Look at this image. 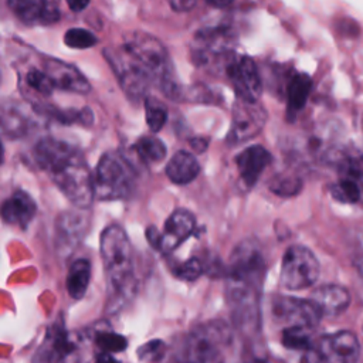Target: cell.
Returning <instances> with one entry per match:
<instances>
[{
    "label": "cell",
    "instance_id": "obj_1",
    "mask_svg": "<svg viewBox=\"0 0 363 363\" xmlns=\"http://www.w3.org/2000/svg\"><path fill=\"white\" fill-rule=\"evenodd\" d=\"M265 259L257 242L244 240L233 250L225 268V296L234 326L254 335L259 329V302Z\"/></svg>",
    "mask_w": 363,
    "mask_h": 363
},
{
    "label": "cell",
    "instance_id": "obj_2",
    "mask_svg": "<svg viewBox=\"0 0 363 363\" xmlns=\"http://www.w3.org/2000/svg\"><path fill=\"white\" fill-rule=\"evenodd\" d=\"M33 157L77 208L88 210L92 206L94 177L82 153L75 146L54 138H43L35 143Z\"/></svg>",
    "mask_w": 363,
    "mask_h": 363
},
{
    "label": "cell",
    "instance_id": "obj_3",
    "mask_svg": "<svg viewBox=\"0 0 363 363\" xmlns=\"http://www.w3.org/2000/svg\"><path fill=\"white\" fill-rule=\"evenodd\" d=\"M99 250L108 279L106 312L116 313L132 301L138 288L132 244L119 224H109L101 234Z\"/></svg>",
    "mask_w": 363,
    "mask_h": 363
},
{
    "label": "cell",
    "instance_id": "obj_4",
    "mask_svg": "<svg viewBox=\"0 0 363 363\" xmlns=\"http://www.w3.org/2000/svg\"><path fill=\"white\" fill-rule=\"evenodd\" d=\"M122 47L149 75L153 85L160 86L162 92L172 99L180 98L182 91L176 82L170 57L156 37L142 31H132L123 35Z\"/></svg>",
    "mask_w": 363,
    "mask_h": 363
},
{
    "label": "cell",
    "instance_id": "obj_5",
    "mask_svg": "<svg viewBox=\"0 0 363 363\" xmlns=\"http://www.w3.org/2000/svg\"><path fill=\"white\" fill-rule=\"evenodd\" d=\"M233 332L224 320L193 328L182 340L174 363H224Z\"/></svg>",
    "mask_w": 363,
    "mask_h": 363
},
{
    "label": "cell",
    "instance_id": "obj_6",
    "mask_svg": "<svg viewBox=\"0 0 363 363\" xmlns=\"http://www.w3.org/2000/svg\"><path fill=\"white\" fill-rule=\"evenodd\" d=\"M135 170L125 155L108 152L96 164L94 186L95 196L101 200H119L133 190Z\"/></svg>",
    "mask_w": 363,
    "mask_h": 363
},
{
    "label": "cell",
    "instance_id": "obj_7",
    "mask_svg": "<svg viewBox=\"0 0 363 363\" xmlns=\"http://www.w3.org/2000/svg\"><path fill=\"white\" fill-rule=\"evenodd\" d=\"M235 40L234 31L227 26L201 28L191 44V55L199 65H224L225 69L234 58Z\"/></svg>",
    "mask_w": 363,
    "mask_h": 363
},
{
    "label": "cell",
    "instance_id": "obj_8",
    "mask_svg": "<svg viewBox=\"0 0 363 363\" xmlns=\"http://www.w3.org/2000/svg\"><path fill=\"white\" fill-rule=\"evenodd\" d=\"M360 345L353 332L339 330L315 339L312 347L301 353L299 363H356Z\"/></svg>",
    "mask_w": 363,
    "mask_h": 363
},
{
    "label": "cell",
    "instance_id": "obj_9",
    "mask_svg": "<svg viewBox=\"0 0 363 363\" xmlns=\"http://www.w3.org/2000/svg\"><path fill=\"white\" fill-rule=\"evenodd\" d=\"M319 277V262L315 254L303 245H291L281 264L279 282L285 289L299 291L312 286Z\"/></svg>",
    "mask_w": 363,
    "mask_h": 363
},
{
    "label": "cell",
    "instance_id": "obj_10",
    "mask_svg": "<svg viewBox=\"0 0 363 363\" xmlns=\"http://www.w3.org/2000/svg\"><path fill=\"white\" fill-rule=\"evenodd\" d=\"M104 55L111 64L126 95L133 99L145 98L147 88L153 85V82L149 75L138 65V62L129 55V52L123 47H108L104 50Z\"/></svg>",
    "mask_w": 363,
    "mask_h": 363
},
{
    "label": "cell",
    "instance_id": "obj_11",
    "mask_svg": "<svg viewBox=\"0 0 363 363\" xmlns=\"http://www.w3.org/2000/svg\"><path fill=\"white\" fill-rule=\"evenodd\" d=\"M267 122V111L259 102H248L241 98L233 105V119L227 142L238 145L255 138Z\"/></svg>",
    "mask_w": 363,
    "mask_h": 363
},
{
    "label": "cell",
    "instance_id": "obj_12",
    "mask_svg": "<svg viewBox=\"0 0 363 363\" xmlns=\"http://www.w3.org/2000/svg\"><path fill=\"white\" fill-rule=\"evenodd\" d=\"M274 319L285 326H305L315 329L323 316L319 306L312 299L294 296H275L271 303Z\"/></svg>",
    "mask_w": 363,
    "mask_h": 363
},
{
    "label": "cell",
    "instance_id": "obj_13",
    "mask_svg": "<svg viewBox=\"0 0 363 363\" xmlns=\"http://www.w3.org/2000/svg\"><path fill=\"white\" fill-rule=\"evenodd\" d=\"M225 72L234 86L237 98L248 102H258L262 94V84L252 58L245 55L234 57L227 65Z\"/></svg>",
    "mask_w": 363,
    "mask_h": 363
},
{
    "label": "cell",
    "instance_id": "obj_14",
    "mask_svg": "<svg viewBox=\"0 0 363 363\" xmlns=\"http://www.w3.org/2000/svg\"><path fill=\"white\" fill-rule=\"evenodd\" d=\"M329 190L340 203H357L363 197V157L343 159L339 164V179Z\"/></svg>",
    "mask_w": 363,
    "mask_h": 363
},
{
    "label": "cell",
    "instance_id": "obj_15",
    "mask_svg": "<svg viewBox=\"0 0 363 363\" xmlns=\"http://www.w3.org/2000/svg\"><path fill=\"white\" fill-rule=\"evenodd\" d=\"M77 208L61 213L55 220V244L60 254H71L88 230V217Z\"/></svg>",
    "mask_w": 363,
    "mask_h": 363
},
{
    "label": "cell",
    "instance_id": "obj_16",
    "mask_svg": "<svg viewBox=\"0 0 363 363\" xmlns=\"http://www.w3.org/2000/svg\"><path fill=\"white\" fill-rule=\"evenodd\" d=\"M13 14L26 24H52L60 20V9L54 0H7Z\"/></svg>",
    "mask_w": 363,
    "mask_h": 363
},
{
    "label": "cell",
    "instance_id": "obj_17",
    "mask_svg": "<svg viewBox=\"0 0 363 363\" xmlns=\"http://www.w3.org/2000/svg\"><path fill=\"white\" fill-rule=\"evenodd\" d=\"M196 230V217L186 208L174 210L164 223L159 251L167 254L176 250Z\"/></svg>",
    "mask_w": 363,
    "mask_h": 363
},
{
    "label": "cell",
    "instance_id": "obj_18",
    "mask_svg": "<svg viewBox=\"0 0 363 363\" xmlns=\"http://www.w3.org/2000/svg\"><path fill=\"white\" fill-rule=\"evenodd\" d=\"M44 71L51 78L52 84L60 89L77 94L91 92V84L88 79L71 64L47 57L44 60Z\"/></svg>",
    "mask_w": 363,
    "mask_h": 363
},
{
    "label": "cell",
    "instance_id": "obj_19",
    "mask_svg": "<svg viewBox=\"0 0 363 363\" xmlns=\"http://www.w3.org/2000/svg\"><path fill=\"white\" fill-rule=\"evenodd\" d=\"M75 342L64 329V325L55 322L44 337V342L38 347L34 362L35 363H52L61 360L64 356L75 352Z\"/></svg>",
    "mask_w": 363,
    "mask_h": 363
},
{
    "label": "cell",
    "instance_id": "obj_20",
    "mask_svg": "<svg viewBox=\"0 0 363 363\" xmlns=\"http://www.w3.org/2000/svg\"><path fill=\"white\" fill-rule=\"evenodd\" d=\"M271 162V153L261 145H252L235 157L238 174L247 187H252L258 182L259 176Z\"/></svg>",
    "mask_w": 363,
    "mask_h": 363
},
{
    "label": "cell",
    "instance_id": "obj_21",
    "mask_svg": "<svg viewBox=\"0 0 363 363\" xmlns=\"http://www.w3.org/2000/svg\"><path fill=\"white\" fill-rule=\"evenodd\" d=\"M37 213L34 199L24 190H16L1 206V218L11 225L26 228Z\"/></svg>",
    "mask_w": 363,
    "mask_h": 363
},
{
    "label": "cell",
    "instance_id": "obj_22",
    "mask_svg": "<svg viewBox=\"0 0 363 363\" xmlns=\"http://www.w3.org/2000/svg\"><path fill=\"white\" fill-rule=\"evenodd\" d=\"M311 299L319 306L323 316H336L350 305L349 291L337 284H325L316 288Z\"/></svg>",
    "mask_w": 363,
    "mask_h": 363
},
{
    "label": "cell",
    "instance_id": "obj_23",
    "mask_svg": "<svg viewBox=\"0 0 363 363\" xmlns=\"http://www.w3.org/2000/svg\"><path fill=\"white\" fill-rule=\"evenodd\" d=\"M34 121L27 112L26 106L14 101L3 102L1 106V129L3 133L10 139L24 138L31 132Z\"/></svg>",
    "mask_w": 363,
    "mask_h": 363
},
{
    "label": "cell",
    "instance_id": "obj_24",
    "mask_svg": "<svg viewBox=\"0 0 363 363\" xmlns=\"http://www.w3.org/2000/svg\"><path fill=\"white\" fill-rule=\"evenodd\" d=\"M200 173V164L193 153L186 150L176 152L166 164V176L174 184H189Z\"/></svg>",
    "mask_w": 363,
    "mask_h": 363
},
{
    "label": "cell",
    "instance_id": "obj_25",
    "mask_svg": "<svg viewBox=\"0 0 363 363\" xmlns=\"http://www.w3.org/2000/svg\"><path fill=\"white\" fill-rule=\"evenodd\" d=\"M91 281V264L85 258L75 259L67 274V292L72 299L84 298Z\"/></svg>",
    "mask_w": 363,
    "mask_h": 363
},
{
    "label": "cell",
    "instance_id": "obj_26",
    "mask_svg": "<svg viewBox=\"0 0 363 363\" xmlns=\"http://www.w3.org/2000/svg\"><path fill=\"white\" fill-rule=\"evenodd\" d=\"M312 88V79L306 74H295L289 84H288V91H286V98H288V115L292 116L298 111H301L309 96Z\"/></svg>",
    "mask_w": 363,
    "mask_h": 363
},
{
    "label": "cell",
    "instance_id": "obj_27",
    "mask_svg": "<svg viewBox=\"0 0 363 363\" xmlns=\"http://www.w3.org/2000/svg\"><path fill=\"white\" fill-rule=\"evenodd\" d=\"M311 328L305 326H285L281 342L285 349L303 353L309 350L315 342Z\"/></svg>",
    "mask_w": 363,
    "mask_h": 363
},
{
    "label": "cell",
    "instance_id": "obj_28",
    "mask_svg": "<svg viewBox=\"0 0 363 363\" xmlns=\"http://www.w3.org/2000/svg\"><path fill=\"white\" fill-rule=\"evenodd\" d=\"M37 113L45 115L48 118H52L61 123H84V125H91L92 123V112L89 109H68V111H61L55 109L54 106H48L44 104H40L35 106Z\"/></svg>",
    "mask_w": 363,
    "mask_h": 363
},
{
    "label": "cell",
    "instance_id": "obj_29",
    "mask_svg": "<svg viewBox=\"0 0 363 363\" xmlns=\"http://www.w3.org/2000/svg\"><path fill=\"white\" fill-rule=\"evenodd\" d=\"M135 150L138 156L146 163H157L166 157V145L155 136H142L136 145Z\"/></svg>",
    "mask_w": 363,
    "mask_h": 363
},
{
    "label": "cell",
    "instance_id": "obj_30",
    "mask_svg": "<svg viewBox=\"0 0 363 363\" xmlns=\"http://www.w3.org/2000/svg\"><path fill=\"white\" fill-rule=\"evenodd\" d=\"M24 85L28 91H31L35 96H50L52 94V89L55 88V85L52 84L51 78L47 75V72L43 69H30L26 72L24 75Z\"/></svg>",
    "mask_w": 363,
    "mask_h": 363
},
{
    "label": "cell",
    "instance_id": "obj_31",
    "mask_svg": "<svg viewBox=\"0 0 363 363\" xmlns=\"http://www.w3.org/2000/svg\"><path fill=\"white\" fill-rule=\"evenodd\" d=\"M145 112H146V123L152 132H159L166 121H167V109L166 106L156 98L147 96L145 98Z\"/></svg>",
    "mask_w": 363,
    "mask_h": 363
},
{
    "label": "cell",
    "instance_id": "obj_32",
    "mask_svg": "<svg viewBox=\"0 0 363 363\" xmlns=\"http://www.w3.org/2000/svg\"><path fill=\"white\" fill-rule=\"evenodd\" d=\"M96 346L105 353H118L123 352L128 347V340L125 336L115 332H98L95 335Z\"/></svg>",
    "mask_w": 363,
    "mask_h": 363
},
{
    "label": "cell",
    "instance_id": "obj_33",
    "mask_svg": "<svg viewBox=\"0 0 363 363\" xmlns=\"http://www.w3.org/2000/svg\"><path fill=\"white\" fill-rule=\"evenodd\" d=\"M302 189V182L296 176H277L271 183H269V190L275 193L277 196L281 197H291L299 193Z\"/></svg>",
    "mask_w": 363,
    "mask_h": 363
},
{
    "label": "cell",
    "instance_id": "obj_34",
    "mask_svg": "<svg viewBox=\"0 0 363 363\" xmlns=\"http://www.w3.org/2000/svg\"><path fill=\"white\" fill-rule=\"evenodd\" d=\"M64 43L71 48H91L98 43V38L85 28H69L64 34Z\"/></svg>",
    "mask_w": 363,
    "mask_h": 363
},
{
    "label": "cell",
    "instance_id": "obj_35",
    "mask_svg": "<svg viewBox=\"0 0 363 363\" xmlns=\"http://www.w3.org/2000/svg\"><path fill=\"white\" fill-rule=\"evenodd\" d=\"M203 272H204V265L196 257L186 259L184 262L177 265L174 269V275L183 281H196Z\"/></svg>",
    "mask_w": 363,
    "mask_h": 363
},
{
    "label": "cell",
    "instance_id": "obj_36",
    "mask_svg": "<svg viewBox=\"0 0 363 363\" xmlns=\"http://www.w3.org/2000/svg\"><path fill=\"white\" fill-rule=\"evenodd\" d=\"M166 352V343L163 340L159 339H153L149 340L147 343H143L136 354L139 357V360H159Z\"/></svg>",
    "mask_w": 363,
    "mask_h": 363
},
{
    "label": "cell",
    "instance_id": "obj_37",
    "mask_svg": "<svg viewBox=\"0 0 363 363\" xmlns=\"http://www.w3.org/2000/svg\"><path fill=\"white\" fill-rule=\"evenodd\" d=\"M352 258H353V265H354L359 277L363 279V238L357 242Z\"/></svg>",
    "mask_w": 363,
    "mask_h": 363
},
{
    "label": "cell",
    "instance_id": "obj_38",
    "mask_svg": "<svg viewBox=\"0 0 363 363\" xmlns=\"http://www.w3.org/2000/svg\"><path fill=\"white\" fill-rule=\"evenodd\" d=\"M197 4V0H170V6L176 11H189Z\"/></svg>",
    "mask_w": 363,
    "mask_h": 363
},
{
    "label": "cell",
    "instance_id": "obj_39",
    "mask_svg": "<svg viewBox=\"0 0 363 363\" xmlns=\"http://www.w3.org/2000/svg\"><path fill=\"white\" fill-rule=\"evenodd\" d=\"M160 237H162V233H159V230L155 227V225H150L147 230H146V238L147 241L150 242V245L156 250H159V245H160Z\"/></svg>",
    "mask_w": 363,
    "mask_h": 363
},
{
    "label": "cell",
    "instance_id": "obj_40",
    "mask_svg": "<svg viewBox=\"0 0 363 363\" xmlns=\"http://www.w3.org/2000/svg\"><path fill=\"white\" fill-rule=\"evenodd\" d=\"M91 0H67L68 3V7L72 10V11H82L88 4H89Z\"/></svg>",
    "mask_w": 363,
    "mask_h": 363
},
{
    "label": "cell",
    "instance_id": "obj_41",
    "mask_svg": "<svg viewBox=\"0 0 363 363\" xmlns=\"http://www.w3.org/2000/svg\"><path fill=\"white\" fill-rule=\"evenodd\" d=\"M191 147H194V150L197 152H203L207 147V140L204 138H196L190 142Z\"/></svg>",
    "mask_w": 363,
    "mask_h": 363
},
{
    "label": "cell",
    "instance_id": "obj_42",
    "mask_svg": "<svg viewBox=\"0 0 363 363\" xmlns=\"http://www.w3.org/2000/svg\"><path fill=\"white\" fill-rule=\"evenodd\" d=\"M95 363H119L111 353H105L102 352V354H99L96 357V362Z\"/></svg>",
    "mask_w": 363,
    "mask_h": 363
},
{
    "label": "cell",
    "instance_id": "obj_43",
    "mask_svg": "<svg viewBox=\"0 0 363 363\" xmlns=\"http://www.w3.org/2000/svg\"><path fill=\"white\" fill-rule=\"evenodd\" d=\"M57 363H81V357L78 354H75V352L64 356L61 360H58Z\"/></svg>",
    "mask_w": 363,
    "mask_h": 363
},
{
    "label": "cell",
    "instance_id": "obj_44",
    "mask_svg": "<svg viewBox=\"0 0 363 363\" xmlns=\"http://www.w3.org/2000/svg\"><path fill=\"white\" fill-rule=\"evenodd\" d=\"M206 1L214 7H225V6L231 4L234 0H206Z\"/></svg>",
    "mask_w": 363,
    "mask_h": 363
},
{
    "label": "cell",
    "instance_id": "obj_45",
    "mask_svg": "<svg viewBox=\"0 0 363 363\" xmlns=\"http://www.w3.org/2000/svg\"><path fill=\"white\" fill-rule=\"evenodd\" d=\"M245 363H268L267 360H264V359H258V357H254V359H250L248 362H245Z\"/></svg>",
    "mask_w": 363,
    "mask_h": 363
}]
</instances>
